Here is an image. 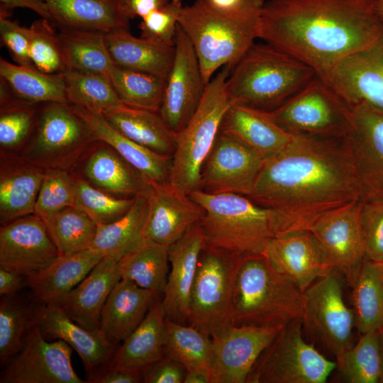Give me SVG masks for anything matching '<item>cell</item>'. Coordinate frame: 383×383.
Instances as JSON below:
<instances>
[{
	"instance_id": "cell-39",
	"label": "cell",
	"mask_w": 383,
	"mask_h": 383,
	"mask_svg": "<svg viewBox=\"0 0 383 383\" xmlns=\"http://www.w3.org/2000/svg\"><path fill=\"white\" fill-rule=\"evenodd\" d=\"M0 78L20 101L29 104H67L62 73L45 74L12 64L1 57Z\"/></svg>"
},
{
	"instance_id": "cell-49",
	"label": "cell",
	"mask_w": 383,
	"mask_h": 383,
	"mask_svg": "<svg viewBox=\"0 0 383 383\" xmlns=\"http://www.w3.org/2000/svg\"><path fill=\"white\" fill-rule=\"evenodd\" d=\"M71 206H75L74 180L65 169L45 170L34 213L44 218Z\"/></svg>"
},
{
	"instance_id": "cell-62",
	"label": "cell",
	"mask_w": 383,
	"mask_h": 383,
	"mask_svg": "<svg viewBox=\"0 0 383 383\" xmlns=\"http://www.w3.org/2000/svg\"><path fill=\"white\" fill-rule=\"evenodd\" d=\"M379 345L382 359V376L380 379V383H383V328L379 331Z\"/></svg>"
},
{
	"instance_id": "cell-31",
	"label": "cell",
	"mask_w": 383,
	"mask_h": 383,
	"mask_svg": "<svg viewBox=\"0 0 383 383\" xmlns=\"http://www.w3.org/2000/svg\"><path fill=\"white\" fill-rule=\"evenodd\" d=\"M166 316L161 299L150 307L140 325L116 349L109 365L143 372L165 355Z\"/></svg>"
},
{
	"instance_id": "cell-17",
	"label": "cell",
	"mask_w": 383,
	"mask_h": 383,
	"mask_svg": "<svg viewBox=\"0 0 383 383\" xmlns=\"http://www.w3.org/2000/svg\"><path fill=\"white\" fill-rule=\"evenodd\" d=\"M206 84L192 43L177 26L174 57L166 79L160 113L175 133L190 120L203 96Z\"/></svg>"
},
{
	"instance_id": "cell-10",
	"label": "cell",
	"mask_w": 383,
	"mask_h": 383,
	"mask_svg": "<svg viewBox=\"0 0 383 383\" xmlns=\"http://www.w3.org/2000/svg\"><path fill=\"white\" fill-rule=\"evenodd\" d=\"M350 104L316 76L276 109L272 119L294 135L343 138L348 127Z\"/></svg>"
},
{
	"instance_id": "cell-51",
	"label": "cell",
	"mask_w": 383,
	"mask_h": 383,
	"mask_svg": "<svg viewBox=\"0 0 383 383\" xmlns=\"http://www.w3.org/2000/svg\"><path fill=\"white\" fill-rule=\"evenodd\" d=\"M183 7L182 0H171L142 18L138 26L140 37L174 45L177 28Z\"/></svg>"
},
{
	"instance_id": "cell-53",
	"label": "cell",
	"mask_w": 383,
	"mask_h": 383,
	"mask_svg": "<svg viewBox=\"0 0 383 383\" xmlns=\"http://www.w3.org/2000/svg\"><path fill=\"white\" fill-rule=\"evenodd\" d=\"M0 35L1 44L18 65L37 70L29 55V28L21 26L10 18L0 17Z\"/></svg>"
},
{
	"instance_id": "cell-41",
	"label": "cell",
	"mask_w": 383,
	"mask_h": 383,
	"mask_svg": "<svg viewBox=\"0 0 383 383\" xmlns=\"http://www.w3.org/2000/svg\"><path fill=\"white\" fill-rule=\"evenodd\" d=\"M355 328L361 334L383 328V262L365 260L352 287Z\"/></svg>"
},
{
	"instance_id": "cell-36",
	"label": "cell",
	"mask_w": 383,
	"mask_h": 383,
	"mask_svg": "<svg viewBox=\"0 0 383 383\" xmlns=\"http://www.w3.org/2000/svg\"><path fill=\"white\" fill-rule=\"evenodd\" d=\"M169 246L143 238L118 262L121 279L133 282L160 296L170 271Z\"/></svg>"
},
{
	"instance_id": "cell-2",
	"label": "cell",
	"mask_w": 383,
	"mask_h": 383,
	"mask_svg": "<svg viewBox=\"0 0 383 383\" xmlns=\"http://www.w3.org/2000/svg\"><path fill=\"white\" fill-rule=\"evenodd\" d=\"M376 0H270L259 38L311 67L325 78L348 56L369 46L382 22Z\"/></svg>"
},
{
	"instance_id": "cell-26",
	"label": "cell",
	"mask_w": 383,
	"mask_h": 383,
	"mask_svg": "<svg viewBox=\"0 0 383 383\" xmlns=\"http://www.w3.org/2000/svg\"><path fill=\"white\" fill-rule=\"evenodd\" d=\"M121 279L118 262L104 257L56 304L82 327L89 330L98 329L105 302Z\"/></svg>"
},
{
	"instance_id": "cell-27",
	"label": "cell",
	"mask_w": 383,
	"mask_h": 383,
	"mask_svg": "<svg viewBox=\"0 0 383 383\" xmlns=\"http://www.w3.org/2000/svg\"><path fill=\"white\" fill-rule=\"evenodd\" d=\"M220 131L240 140L264 160L284 149L294 139L272 119L269 111L232 103Z\"/></svg>"
},
{
	"instance_id": "cell-47",
	"label": "cell",
	"mask_w": 383,
	"mask_h": 383,
	"mask_svg": "<svg viewBox=\"0 0 383 383\" xmlns=\"http://www.w3.org/2000/svg\"><path fill=\"white\" fill-rule=\"evenodd\" d=\"M75 206L85 212L97 225L108 224L122 217L135 201L116 198L92 187L87 181L74 179Z\"/></svg>"
},
{
	"instance_id": "cell-32",
	"label": "cell",
	"mask_w": 383,
	"mask_h": 383,
	"mask_svg": "<svg viewBox=\"0 0 383 383\" xmlns=\"http://www.w3.org/2000/svg\"><path fill=\"white\" fill-rule=\"evenodd\" d=\"M105 41L114 65L167 79L174 61V45L135 37L128 29L105 33Z\"/></svg>"
},
{
	"instance_id": "cell-37",
	"label": "cell",
	"mask_w": 383,
	"mask_h": 383,
	"mask_svg": "<svg viewBox=\"0 0 383 383\" xmlns=\"http://www.w3.org/2000/svg\"><path fill=\"white\" fill-rule=\"evenodd\" d=\"M165 354L181 362L186 370L202 373L216 383L211 338L189 324L166 318Z\"/></svg>"
},
{
	"instance_id": "cell-33",
	"label": "cell",
	"mask_w": 383,
	"mask_h": 383,
	"mask_svg": "<svg viewBox=\"0 0 383 383\" xmlns=\"http://www.w3.org/2000/svg\"><path fill=\"white\" fill-rule=\"evenodd\" d=\"M102 115L128 138L157 153L172 157L177 133L168 127L159 111L122 104Z\"/></svg>"
},
{
	"instance_id": "cell-40",
	"label": "cell",
	"mask_w": 383,
	"mask_h": 383,
	"mask_svg": "<svg viewBox=\"0 0 383 383\" xmlns=\"http://www.w3.org/2000/svg\"><path fill=\"white\" fill-rule=\"evenodd\" d=\"M57 38L67 70L107 76L113 67L105 33L82 30H59Z\"/></svg>"
},
{
	"instance_id": "cell-59",
	"label": "cell",
	"mask_w": 383,
	"mask_h": 383,
	"mask_svg": "<svg viewBox=\"0 0 383 383\" xmlns=\"http://www.w3.org/2000/svg\"><path fill=\"white\" fill-rule=\"evenodd\" d=\"M16 8L29 9L51 22L48 6L43 0H0V11L11 13Z\"/></svg>"
},
{
	"instance_id": "cell-30",
	"label": "cell",
	"mask_w": 383,
	"mask_h": 383,
	"mask_svg": "<svg viewBox=\"0 0 383 383\" xmlns=\"http://www.w3.org/2000/svg\"><path fill=\"white\" fill-rule=\"evenodd\" d=\"M58 30H94L103 33L129 29L130 20L118 0H43Z\"/></svg>"
},
{
	"instance_id": "cell-24",
	"label": "cell",
	"mask_w": 383,
	"mask_h": 383,
	"mask_svg": "<svg viewBox=\"0 0 383 383\" xmlns=\"http://www.w3.org/2000/svg\"><path fill=\"white\" fill-rule=\"evenodd\" d=\"M38 324L44 333L65 341L77 353L88 377L108 365L116 349L100 328L82 327L57 304H40Z\"/></svg>"
},
{
	"instance_id": "cell-35",
	"label": "cell",
	"mask_w": 383,
	"mask_h": 383,
	"mask_svg": "<svg viewBox=\"0 0 383 383\" xmlns=\"http://www.w3.org/2000/svg\"><path fill=\"white\" fill-rule=\"evenodd\" d=\"M84 174L89 182L101 189L133 196L146 193L150 185L111 147L98 148L91 154L84 166Z\"/></svg>"
},
{
	"instance_id": "cell-18",
	"label": "cell",
	"mask_w": 383,
	"mask_h": 383,
	"mask_svg": "<svg viewBox=\"0 0 383 383\" xmlns=\"http://www.w3.org/2000/svg\"><path fill=\"white\" fill-rule=\"evenodd\" d=\"M59 256L42 218L33 213L0 229V267L28 277L38 274Z\"/></svg>"
},
{
	"instance_id": "cell-44",
	"label": "cell",
	"mask_w": 383,
	"mask_h": 383,
	"mask_svg": "<svg viewBox=\"0 0 383 383\" xmlns=\"http://www.w3.org/2000/svg\"><path fill=\"white\" fill-rule=\"evenodd\" d=\"M123 104L159 111L166 80L155 74L114 65L107 75Z\"/></svg>"
},
{
	"instance_id": "cell-58",
	"label": "cell",
	"mask_w": 383,
	"mask_h": 383,
	"mask_svg": "<svg viewBox=\"0 0 383 383\" xmlns=\"http://www.w3.org/2000/svg\"><path fill=\"white\" fill-rule=\"evenodd\" d=\"M28 277L0 267V294L1 296L17 294L28 287Z\"/></svg>"
},
{
	"instance_id": "cell-5",
	"label": "cell",
	"mask_w": 383,
	"mask_h": 383,
	"mask_svg": "<svg viewBox=\"0 0 383 383\" xmlns=\"http://www.w3.org/2000/svg\"><path fill=\"white\" fill-rule=\"evenodd\" d=\"M304 292L262 253L239 256L233 297V326H282L301 318Z\"/></svg>"
},
{
	"instance_id": "cell-46",
	"label": "cell",
	"mask_w": 383,
	"mask_h": 383,
	"mask_svg": "<svg viewBox=\"0 0 383 383\" xmlns=\"http://www.w3.org/2000/svg\"><path fill=\"white\" fill-rule=\"evenodd\" d=\"M336 362L337 368L348 382H380L382 359L379 331L361 334L357 343Z\"/></svg>"
},
{
	"instance_id": "cell-6",
	"label": "cell",
	"mask_w": 383,
	"mask_h": 383,
	"mask_svg": "<svg viewBox=\"0 0 383 383\" xmlns=\"http://www.w3.org/2000/svg\"><path fill=\"white\" fill-rule=\"evenodd\" d=\"M261 13L227 17L203 0L184 6L178 25L192 44L206 84L221 67L232 70L259 38Z\"/></svg>"
},
{
	"instance_id": "cell-20",
	"label": "cell",
	"mask_w": 383,
	"mask_h": 383,
	"mask_svg": "<svg viewBox=\"0 0 383 383\" xmlns=\"http://www.w3.org/2000/svg\"><path fill=\"white\" fill-rule=\"evenodd\" d=\"M146 196L148 209L143 238L170 246L201 219L202 208L170 182L150 183Z\"/></svg>"
},
{
	"instance_id": "cell-25",
	"label": "cell",
	"mask_w": 383,
	"mask_h": 383,
	"mask_svg": "<svg viewBox=\"0 0 383 383\" xmlns=\"http://www.w3.org/2000/svg\"><path fill=\"white\" fill-rule=\"evenodd\" d=\"M70 106L86 123L96 140L113 148L150 183L169 182L172 156L157 153L128 138L113 128L101 113Z\"/></svg>"
},
{
	"instance_id": "cell-1",
	"label": "cell",
	"mask_w": 383,
	"mask_h": 383,
	"mask_svg": "<svg viewBox=\"0 0 383 383\" xmlns=\"http://www.w3.org/2000/svg\"><path fill=\"white\" fill-rule=\"evenodd\" d=\"M248 197L308 230L321 213L362 199V191L343 138L295 135L264 160Z\"/></svg>"
},
{
	"instance_id": "cell-34",
	"label": "cell",
	"mask_w": 383,
	"mask_h": 383,
	"mask_svg": "<svg viewBox=\"0 0 383 383\" xmlns=\"http://www.w3.org/2000/svg\"><path fill=\"white\" fill-rule=\"evenodd\" d=\"M45 170L29 161L2 164L0 173V217L6 223L34 213Z\"/></svg>"
},
{
	"instance_id": "cell-15",
	"label": "cell",
	"mask_w": 383,
	"mask_h": 383,
	"mask_svg": "<svg viewBox=\"0 0 383 383\" xmlns=\"http://www.w3.org/2000/svg\"><path fill=\"white\" fill-rule=\"evenodd\" d=\"M72 348L48 342L38 324L29 331L21 350L1 372V383H84L74 370Z\"/></svg>"
},
{
	"instance_id": "cell-21",
	"label": "cell",
	"mask_w": 383,
	"mask_h": 383,
	"mask_svg": "<svg viewBox=\"0 0 383 383\" xmlns=\"http://www.w3.org/2000/svg\"><path fill=\"white\" fill-rule=\"evenodd\" d=\"M282 326H233L211 338L216 383L247 382L257 358Z\"/></svg>"
},
{
	"instance_id": "cell-19",
	"label": "cell",
	"mask_w": 383,
	"mask_h": 383,
	"mask_svg": "<svg viewBox=\"0 0 383 383\" xmlns=\"http://www.w3.org/2000/svg\"><path fill=\"white\" fill-rule=\"evenodd\" d=\"M323 79L348 104L365 102L383 111V23L369 46L341 60Z\"/></svg>"
},
{
	"instance_id": "cell-12",
	"label": "cell",
	"mask_w": 383,
	"mask_h": 383,
	"mask_svg": "<svg viewBox=\"0 0 383 383\" xmlns=\"http://www.w3.org/2000/svg\"><path fill=\"white\" fill-rule=\"evenodd\" d=\"M30 137L28 161L45 170L65 169L96 141L70 105L58 102L43 104Z\"/></svg>"
},
{
	"instance_id": "cell-42",
	"label": "cell",
	"mask_w": 383,
	"mask_h": 383,
	"mask_svg": "<svg viewBox=\"0 0 383 383\" xmlns=\"http://www.w3.org/2000/svg\"><path fill=\"white\" fill-rule=\"evenodd\" d=\"M40 304L16 294L0 302V362L6 365L22 348L30 330L38 324Z\"/></svg>"
},
{
	"instance_id": "cell-60",
	"label": "cell",
	"mask_w": 383,
	"mask_h": 383,
	"mask_svg": "<svg viewBox=\"0 0 383 383\" xmlns=\"http://www.w3.org/2000/svg\"><path fill=\"white\" fill-rule=\"evenodd\" d=\"M184 383H209L208 379L201 372L186 370Z\"/></svg>"
},
{
	"instance_id": "cell-22",
	"label": "cell",
	"mask_w": 383,
	"mask_h": 383,
	"mask_svg": "<svg viewBox=\"0 0 383 383\" xmlns=\"http://www.w3.org/2000/svg\"><path fill=\"white\" fill-rule=\"evenodd\" d=\"M205 245L204 233L198 223L169 246L170 271L161 299L166 318L187 324L191 292Z\"/></svg>"
},
{
	"instance_id": "cell-13",
	"label": "cell",
	"mask_w": 383,
	"mask_h": 383,
	"mask_svg": "<svg viewBox=\"0 0 383 383\" xmlns=\"http://www.w3.org/2000/svg\"><path fill=\"white\" fill-rule=\"evenodd\" d=\"M361 199L317 216L308 231L314 237L328 268L350 286L355 283L365 260L360 223Z\"/></svg>"
},
{
	"instance_id": "cell-14",
	"label": "cell",
	"mask_w": 383,
	"mask_h": 383,
	"mask_svg": "<svg viewBox=\"0 0 383 383\" xmlns=\"http://www.w3.org/2000/svg\"><path fill=\"white\" fill-rule=\"evenodd\" d=\"M349 104L348 127L343 140L362 199L383 201V111L365 102Z\"/></svg>"
},
{
	"instance_id": "cell-8",
	"label": "cell",
	"mask_w": 383,
	"mask_h": 383,
	"mask_svg": "<svg viewBox=\"0 0 383 383\" xmlns=\"http://www.w3.org/2000/svg\"><path fill=\"white\" fill-rule=\"evenodd\" d=\"M239 256L206 244L201 252L187 324L211 338L233 326V297Z\"/></svg>"
},
{
	"instance_id": "cell-38",
	"label": "cell",
	"mask_w": 383,
	"mask_h": 383,
	"mask_svg": "<svg viewBox=\"0 0 383 383\" xmlns=\"http://www.w3.org/2000/svg\"><path fill=\"white\" fill-rule=\"evenodd\" d=\"M148 209L146 193L135 196L131 209L118 220L97 225L92 248L104 253V258L118 262L143 238Z\"/></svg>"
},
{
	"instance_id": "cell-57",
	"label": "cell",
	"mask_w": 383,
	"mask_h": 383,
	"mask_svg": "<svg viewBox=\"0 0 383 383\" xmlns=\"http://www.w3.org/2000/svg\"><path fill=\"white\" fill-rule=\"evenodd\" d=\"M171 0H118L122 13L129 20L141 18L152 11L162 7Z\"/></svg>"
},
{
	"instance_id": "cell-54",
	"label": "cell",
	"mask_w": 383,
	"mask_h": 383,
	"mask_svg": "<svg viewBox=\"0 0 383 383\" xmlns=\"http://www.w3.org/2000/svg\"><path fill=\"white\" fill-rule=\"evenodd\" d=\"M186 369L184 366L169 356L165 355L143 371L145 383H182Z\"/></svg>"
},
{
	"instance_id": "cell-55",
	"label": "cell",
	"mask_w": 383,
	"mask_h": 383,
	"mask_svg": "<svg viewBox=\"0 0 383 383\" xmlns=\"http://www.w3.org/2000/svg\"><path fill=\"white\" fill-rule=\"evenodd\" d=\"M211 9L231 18L260 14L264 0H203Z\"/></svg>"
},
{
	"instance_id": "cell-23",
	"label": "cell",
	"mask_w": 383,
	"mask_h": 383,
	"mask_svg": "<svg viewBox=\"0 0 383 383\" xmlns=\"http://www.w3.org/2000/svg\"><path fill=\"white\" fill-rule=\"evenodd\" d=\"M262 254L283 276L304 292L331 271L313 235L308 231L271 239Z\"/></svg>"
},
{
	"instance_id": "cell-50",
	"label": "cell",
	"mask_w": 383,
	"mask_h": 383,
	"mask_svg": "<svg viewBox=\"0 0 383 383\" xmlns=\"http://www.w3.org/2000/svg\"><path fill=\"white\" fill-rule=\"evenodd\" d=\"M35 104L15 101L1 106L0 145L3 148H14L31 136L37 119Z\"/></svg>"
},
{
	"instance_id": "cell-3",
	"label": "cell",
	"mask_w": 383,
	"mask_h": 383,
	"mask_svg": "<svg viewBox=\"0 0 383 383\" xmlns=\"http://www.w3.org/2000/svg\"><path fill=\"white\" fill-rule=\"evenodd\" d=\"M189 196L203 209L199 222L206 244L237 254L262 253L272 238L306 231L284 213L238 194L196 189Z\"/></svg>"
},
{
	"instance_id": "cell-61",
	"label": "cell",
	"mask_w": 383,
	"mask_h": 383,
	"mask_svg": "<svg viewBox=\"0 0 383 383\" xmlns=\"http://www.w3.org/2000/svg\"><path fill=\"white\" fill-rule=\"evenodd\" d=\"M375 13L379 20L383 23V0H376Z\"/></svg>"
},
{
	"instance_id": "cell-48",
	"label": "cell",
	"mask_w": 383,
	"mask_h": 383,
	"mask_svg": "<svg viewBox=\"0 0 383 383\" xmlns=\"http://www.w3.org/2000/svg\"><path fill=\"white\" fill-rule=\"evenodd\" d=\"M30 29L29 55L37 70L60 74L67 68L62 55L56 27L48 20L34 21Z\"/></svg>"
},
{
	"instance_id": "cell-43",
	"label": "cell",
	"mask_w": 383,
	"mask_h": 383,
	"mask_svg": "<svg viewBox=\"0 0 383 383\" xmlns=\"http://www.w3.org/2000/svg\"><path fill=\"white\" fill-rule=\"evenodd\" d=\"M68 104L102 114L124 104L107 76L76 70L62 73Z\"/></svg>"
},
{
	"instance_id": "cell-52",
	"label": "cell",
	"mask_w": 383,
	"mask_h": 383,
	"mask_svg": "<svg viewBox=\"0 0 383 383\" xmlns=\"http://www.w3.org/2000/svg\"><path fill=\"white\" fill-rule=\"evenodd\" d=\"M360 223L365 260L383 262V201L361 199Z\"/></svg>"
},
{
	"instance_id": "cell-11",
	"label": "cell",
	"mask_w": 383,
	"mask_h": 383,
	"mask_svg": "<svg viewBox=\"0 0 383 383\" xmlns=\"http://www.w3.org/2000/svg\"><path fill=\"white\" fill-rule=\"evenodd\" d=\"M340 275L331 272L304 292L302 326L336 362L353 345L355 314L344 299Z\"/></svg>"
},
{
	"instance_id": "cell-29",
	"label": "cell",
	"mask_w": 383,
	"mask_h": 383,
	"mask_svg": "<svg viewBox=\"0 0 383 383\" xmlns=\"http://www.w3.org/2000/svg\"><path fill=\"white\" fill-rule=\"evenodd\" d=\"M104 257L103 252L92 248L69 255H59L45 270L28 278L33 299L43 305L57 304Z\"/></svg>"
},
{
	"instance_id": "cell-9",
	"label": "cell",
	"mask_w": 383,
	"mask_h": 383,
	"mask_svg": "<svg viewBox=\"0 0 383 383\" xmlns=\"http://www.w3.org/2000/svg\"><path fill=\"white\" fill-rule=\"evenodd\" d=\"M301 318L280 329L262 352L248 383H325L337 362L327 359L304 339Z\"/></svg>"
},
{
	"instance_id": "cell-45",
	"label": "cell",
	"mask_w": 383,
	"mask_h": 383,
	"mask_svg": "<svg viewBox=\"0 0 383 383\" xmlns=\"http://www.w3.org/2000/svg\"><path fill=\"white\" fill-rule=\"evenodd\" d=\"M43 220L60 256L72 255L92 247L97 224L79 208L67 207Z\"/></svg>"
},
{
	"instance_id": "cell-56",
	"label": "cell",
	"mask_w": 383,
	"mask_h": 383,
	"mask_svg": "<svg viewBox=\"0 0 383 383\" xmlns=\"http://www.w3.org/2000/svg\"><path fill=\"white\" fill-rule=\"evenodd\" d=\"M143 381V372L116 367L109 364L88 377V382L138 383Z\"/></svg>"
},
{
	"instance_id": "cell-16",
	"label": "cell",
	"mask_w": 383,
	"mask_h": 383,
	"mask_svg": "<svg viewBox=\"0 0 383 383\" xmlns=\"http://www.w3.org/2000/svg\"><path fill=\"white\" fill-rule=\"evenodd\" d=\"M263 162L253 150L220 131L202 166L199 189L212 194L248 196Z\"/></svg>"
},
{
	"instance_id": "cell-28",
	"label": "cell",
	"mask_w": 383,
	"mask_h": 383,
	"mask_svg": "<svg viewBox=\"0 0 383 383\" xmlns=\"http://www.w3.org/2000/svg\"><path fill=\"white\" fill-rule=\"evenodd\" d=\"M160 297L133 282L121 279L102 309L100 330L111 343L116 345L123 342L140 325Z\"/></svg>"
},
{
	"instance_id": "cell-7",
	"label": "cell",
	"mask_w": 383,
	"mask_h": 383,
	"mask_svg": "<svg viewBox=\"0 0 383 383\" xmlns=\"http://www.w3.org/2000/svg\"><path fill=\"white\" fill-rule=\"evenodd\" d=\"M231 71L229 67H223L210 80L194 113L177 133L169 182L187 194L199 189L202 166L232 104L226 88Z\"/></svg>"
},
{
	"instance_id": "cell-4",
	"label": "cell",
	"mask_w": 383,
	"mask_h": 383,
	"mask_svg": "<svg viewBox=\"0 0 383 383\" xmlns=\"http://www.w3.org/2000/svg\"><path fill=\"white\" fill-rule=\"evenodd\" d=\"M316 76L311 67L292 55L268 43H253L231 70L226 88L232 103L272 111Z\"/></svg>"
}]
</instances>
